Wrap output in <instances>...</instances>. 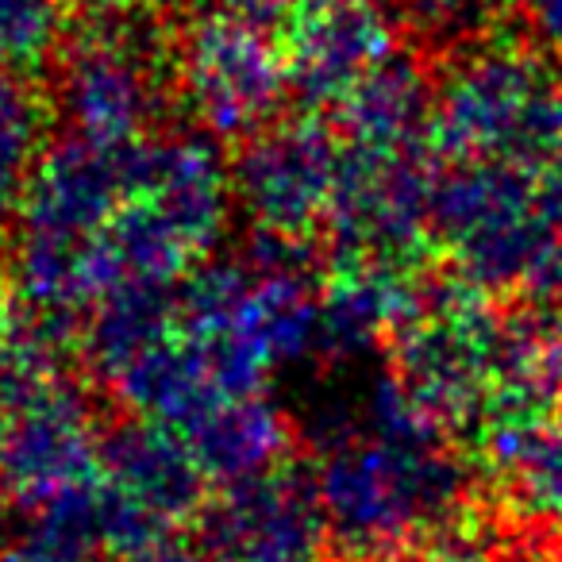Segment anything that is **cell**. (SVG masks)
<instances>
[{
  "label": "cell",
  "instance_id": "cell-1",
  "mask_svg": "<svg viewBox=\"0 0 562 562\" xmlns=\"http://www.w3.org/2000/svg\"><path fill=\"white\" fill-rule=\"evenodd\" d=\"M436 424H347L313 467L324 539L339 562H405L413 539L467 497L462 459Z\"/></svg>",
  "mask_w": 562,
  "mask_h": 562
},
{
  "label": "cell",
  "instance_id": "cell-2",
  "mask_svg": "<svg viewBox=\"0 0 562 562\" xmlns=\"http://www.w3.org/2000/svg\"><path fill=\"white\" fill-rule=\"evenodd\" d=\"M431 150L451 162H559L562 70L554 58L516 35L508 20L459 47L436 81Z\"/></svg>",
  "mask_w": 562,
  "mask_h": 562
},
{
  "label": "cell",
  "instance_id": "cell-3",
  "mask_svg": "<svg viewBox=\"0 0 562 562\" xmlns=\"http://www.w3.org/2000/svg\"><path fill=\"white\" fill-rule=\"evenodd\" d=\"M178 93V32L150 9L89 12L74 50H63L58 109L74 135L97 147L147 139Z\"/></svg>",
  "mask_w": 562,
  "mask_h": 562
},
{
  "label": "cell",
  "instance_id": "cell-4",
  "mask_svg": "<svg viewBox=\"0 0 562 562\" xmlns=\"http://www.w3.org/2000/svg\"><path fill=\"white\" fill-rule=\"evenodd\" d=\"M505 313L470 278H424L413 305L390 328L397 382L454 439L497 378Z\"/></svg>",
  "mask_w": 562,
  "mask_h": 562
},
{
  "label": "cell",
  "instance_id": "cell-5",
  "mask_svg": "<svg viewBox=\"0 0 562 562\" xmlns=\"http://www.w3.org/2000/svg\"><path fill=\"white\" fill-rule=\"evenodd\" d=\"M285 93L290 74L278 27L209 0L178 32V97L209 135L247 143L270 127Z\"/></svg>",
  "mask_w": 562,
  "mask_h": 562
},
{
  "label": "cell",
  "instance_id": "cell-6",
  "mask_svg": "<svg viewBox=\"0 0 562 562\" xmlns=\"http://www.w3.org/2000/svg\"><path fill=\"white\" fill-rule=\"evenodd\" d=\"M104 474V431L70 378L0 408V493L12 505L43 508Z\"/></svg>",
  "mask_w": 562,
  "mask_h": 562
},
{
  "label": "cell",
  "instance_id": "cell-7",
  "mask_svg": "<svg viewBox=\"0 0 562 562\" xmlns=\"http://www.w3.org/2000/svg\"><path fill=\"white\" fill-rule=\"evenodd\" d=\"M344 143L316 112L270 124L243 143L232 193L258 232L313 239L328 220Z\"/></svg>",
  "mask_w": 562,
  "mask_h": 562
},
{
  "label": "cell",
  "instance_id": "cell-8",
  "mask_svg": "<svg viewBox=\"0 0 562 562\" xmlns=\"http://www.w3.org/2000/svg\"><path fill=\"white\" fill-rule=\"evenodd\" d=\"M212 562L321 559L324 513L313 474L293 462L227 482L193 520Z\"/></svg>",
  "mask_w": 562,
  "mask_h": 562
},
{
  "label": "cell",
  "instance_id": "cell-9",
  "mask_svg": "<svg viewBox=\"0 0 562 562\" xmlns=\"http://www.w3.org/2000/svg\"><path fill=\"white\" fill-rule=\"evenodd\" d=\"M281 43L290 97L305 112H336L397 50L390 20L374 0H297Z\"/></svg>",
  "mask_w": 562,
  "mask_h": 562
},
{
  "label": "cell",
  "instance_id": "cell-10",
  "mask_svg": "<svg viewBox=\"0 0 562 562\" xmlns=\"http://www.w3.org/2000/svg\"><path fill=\"white\" fill-rule=\"evenodd\" d=\"M127 196L124 147L63 139L35 162L20 196V235L43 239H93Z\"/></svg>",
  "mask_w": 562,
  "mask_h": 562
},
{
  "label": "cell",
  "instance_id": "cell-11",
  "mask_svg": "<svg viewBox=\"0 0 562 562\" xmlns=\"http://www.w3.org/2000/svg\"><path fill=\"white\" fill-rule=\"evenodd\" d=\"M104 477L173 528H189L209 501V474L193 447L170 424L147 416H132L104 431Z\"/></svg>",
  "mask_w": 562,
  "mask_h": 562
},
{
  "label": "cell",
  "instance_id": "cell-12",
  "mask_svg": "<svg viewBox=\"0 0 562 562\" xmlns=\"http://www.w3.org/2000/svg\"><path fill=\"white\" fill-rule=\"evenodd\" d=\"M431 104L436 86L416 58L385 55L339 104V124L351 147L401 155V150H431Z\"/></svg>",
  "mask_w": 562,
  "mask_h": 562
},
{
  "label": "cell",
  "instance_id": "cell-13",
  "mask_svg": "<svg viewBox=\"0 0 562 562\" xmlns=\"http://www.w3.org/2000/svg\"><path fill=\"white\" fill-rule=\"evenodd\" d=\"M173 331H178L173 285L124 281L93 305V316L81 331V355L97 378L116 385L132 362H139Z\"/></svg>",
  "mask_w": 562,
  "mask_h": 562
},
{
  "label": "cell",
  "instance_id": "cell-14",
  "mask_svg": "<svg viewBox=\"0 0 562 562\" xmlns=\"http://www.w3.org/2000/svg\"><path fill=\"white\" fill-rule=\"evenodd\" d=\"M181 439L193 447L209 482L216 477L227 485L285 462L290 424L262 393H250V397H232L227 405H220Z\"/></svg>",
  "mask_w": 562,
  "mask_h": 562
},
{
  "label": "cell",
  "instance_id": "cell-15",
  "mask_svg": "<svg viewBox=\"0 0 562 562\" xmlns=\"http://www.w3.org/2000/svg\"><path fill=\"white\" fill-rule=\"evenodd\" d=\"M93 490H74L32 513V524L12 539L0 562H101L104 539L97 528Z\"/></svg>",
  "mask_w": 562,
  "mask_h": 562
},
{
  "label": "cell",
  "instance_id": "cell-16",
  "mask_svg": "<svg viewBox=\"0 0 562 562\" xmlns=\"http://www.w3.org/2000/svg\"><path fill=\"white\" fill-rule=\"evenodd\" d=\"M47 104L24 74L0 66V220L20 209V196L43 155Z\"/></svg>",
  "mask_w": 562,
  "mask_h": 562
},
{
  "label": "cell",
  "instance_id": "cell-17",
  "mask_svg": "<svg viewBox=\"0 0 562 562\" xmlns=\"http://www.w3.org/2000/svg\"><path fill=\"white\" fill-rule=\"evenodd\" d=\"M74 0H0V66L35 74L63 58Z\"/></svg>",
  "mask_w": 562,
  "mask_h": 562
},
{
  "label": "cell",
  "instance_id": "cell-18",
  "mask_svg": "<svg viewBox=\"0 0 562 562\" xmlns=\"http://www.w3.org/2000/svg\"><path fill=\"white\" fill-rule=\"evenodd\" d=\"M505 490L520 516L547 524L562 520V420L531 443V451L505 477Z\"/></svg>",
  "mask_w": 562,
  "mask_h": 562
},
{
  "label": "cell",
  "instance_id": "cell-19",
  "mask_svg": "<svg viewBox=\"0 0 562 562\" xmlns=\"http://www.w3.org/2000/svg\"><path fill=\"white\" fill-rule=\"evenodd\" d=\"M116 562H212V559L193 528H178V531H170V536L147 543L143 551L127 554V559H116Z\"/></svg>",
  "mask_w": 562,
  "mask_h": 562
},
{
  "label": "cell",
  "instance_id": "cell-20",
  "mask_svg": "<svg viewBox=\"0 0 562 562\" xmlns=\"http://www.w3.org/2000/svg\"><path fill=\"white\" fill-rule=\"evenodd\" d=\"M89 12H132V9H150L155 0H74Z\"/></svg>",
  "mask_w": 562,
  "mask_h": 562
},
{
  "label": "cell",
  "instance_id": "cell-21",
  "mask_svg": "<svg viewBox=\"0 0 562 562\" xmlns=\"http://www.w3.org/2000/svg\"><path fill=\"white\" fill-rule=\"evenodd\" d=\"M16 321V308H12V301H9V290L0 285V336L9 331V324Z\"/></svg>",
  "mask_w": 562,
  "mask_h": 562
},
{
  "label": "cell",
  "instance_id": "cell-22",
  "mask_svg": "<svg viewBox=\"0 0 562 562\" xmlns=\"http://www.w3.org/2000/svg\"><path fill=\"white\" fill-rule=\"evenodd\" d=\"M559 420H562V413H559Z\"/></svg>",
  "mask_w": 562,
  "mask_h": 562
}]
</instances>
